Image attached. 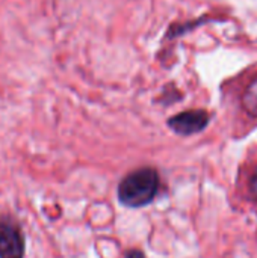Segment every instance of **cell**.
<instances>
[{"label":"cell","instance_id":"obj_1","mask_svg":"<svg viewBox=\"0 0 257 258\" xmlns=\"http://www.w3.org/2000/svg\"><path fill=\"white\" fill-rule=\"evenodd\" d=\"M159 189V175L153 168L130 172L118 186V198L127 207H142L153 201Z\"/></svg>","mask_w":257,"mask_h":258},{"label":"cell","instance_id":"obj_2","mask_svg":"<svg viewBox=\"0 0 257 258\" xmlns=\"http://www.w3.org/2000/svg\"><path fill=\"white\" fill-rule=\"evenodd\" d=\"M24 240L20 228L9 219H0V258H23Z\"/></svg>","mask_w":257,"mask_h":258},{"label":"cell","instance_id":"obj_3","mask_svg":"<svg viewBox=\"0 0 257 258\" xmlns=\"http://www.w3.org/2000/svg\"><path fill=\"white\" fill-rule=\"evenodd\" d=\"M209 122V115L204 110H186L168 121V125L177 133L183 136L195 135L201 132Z\"/></svg>","mask_w":257,"mask_h":258},{"label":"cell","instance_id":"obj_4","mask_svg":"<svg viewBox=\"0 0 257 258\" xmlns=\"http://www.w3.org/2000/svg\"><path fill=\"white\" fill-rule=\"evenodd\" d=\"M242 106L251 116L257 118V79L247 86L242 95Z\"/></svg>","mask_w":257,"mask_h":258},{"label":"cell","instance_id":"obj_5","mask_svg":"<svg viewBox=\"0 0 257 258\" xmlns=\"http://www.w3.org/2000/svg\"><path fill=\"white\" fill-rule=\"evenodd\" d=\"M248 192L251 200L257 204V165L253 168L250 177H248Z\"/></svg>","mask_w":257,"mask_h":258},{"label":"cell","instance_id":"obj_6","mask_svg":"<svg viewBox=\"0 0 257 258\" xmlns=\"http://www.w3.org/2000/svg\"><path fill=\"white\" fill-rule=\"evenodd\" d=\"M126 258H144V254L138 249H132L126 254Z\"/></svg>","mask_w":257,"mask_h":258}]
</instances>
